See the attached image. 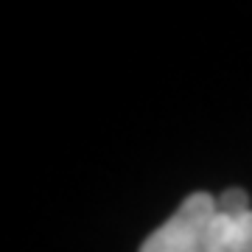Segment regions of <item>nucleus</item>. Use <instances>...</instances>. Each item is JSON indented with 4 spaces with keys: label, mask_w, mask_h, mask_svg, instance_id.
<instances>
[{
    "label": "nucleus",
    "mask_w": 252,
    "mask_h": 252,
    "mask_svg": "<svg viewBox=\"0 0 252 252\" xmlns=\"http://www.w3.org/2000/svg\"><path fill=\"white\" fill-rule=\"evenodd\" d=\"M210 252H252V207H219L207 224Z\"/></svg>",
    "instance_id": "f03ea898"
},
{
    "label": "nucleus",
    "mask_w": 252,
    "mask_h": 252,
    "mask_svg": "<svg viewBox=\"0 0 252 252\" xmlns=\"http://www.w3.org/2000/svg\"><path fill=\"white\" fill-rule=\"evenodd\" d=\"M216 213V196L196 190L162 221L154 233L146 235L137 252H210L207 250V224Z\"/></svg>",
    "instance_id": "f257e3e1"
}]
</instances>
